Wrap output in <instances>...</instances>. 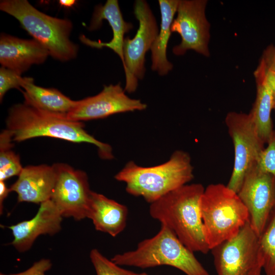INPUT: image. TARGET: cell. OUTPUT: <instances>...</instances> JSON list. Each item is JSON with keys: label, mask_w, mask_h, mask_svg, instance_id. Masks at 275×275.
<instances>
[{"label": "cell", "mask_w": 275, "mask_h": 275, "mask_svg": "<svg viewBox=\"0 0 275 275\" xmlns=\"http://www.w3.org/2000/svg\"><path fill=\"white\" fill-rule=\"evenodd\" d=\"M205 188L201 183L183 185L150 204L149 214L169 228L194 252L208 253L200 203Z\"/></svg>", "instance_id": "cell-1"}, {"label": "cell", "mask_w": 275, "mask_h": 275, "mask_svg": "<svg viewBox=\"0 0 275 275\" xmlns=\"http://www.w3.org/2000/svg\"><path fill=\"white\" fill-rule=\"evenodd\" d=\"M6 124L13 141L50 137L73 143H86L97 147L100 158L111 159L114 157L111 146L88 133L82 122L48 113L25 103L14 104L9 109Z\"/></svg>", "instance_id": "cell-2"}, {"label": "cell", "mask_w": 275, "mask_h": 275, "mask_svg": "<svg viewBox=\"0 0 275 275\" xmlns=\"http://www.w3.org/2000/svg\"><path fill=\"white\" fill-rule=\"evenodd\" d=\"M115 178L126 183L129 194L151 204L191 181L193 167L189 154L176 150L167 161L155 166L144 167L128 161Z\"/></svg>", "instance_id": "cell-3"}, {"label": "cell", "mask_w": 275, "mask_h": 275, "mask_svg": "<svg viewBox=\"0 0 275 275\" xmlns=\"http://www.w3.org/2000/svg\"><path fill=\"white\" fill-rule=\"evenodd\" d=\"M111 260L120 266L145 269L168 265L186 275H209L194 252L164 225L154 236L140 241L135 250L116 254Z\"/></svg>", "instance_id": "cell-4"}, {"label": "cell", "mask_w": 275, "mask_h": 275, "mask_svg": "<svg viewBox=\"0 0 275 275\" xmlns=\"http://www.w3.org/2000/svg\"><path fill=\"white\" fill-rule=\"evenodd\" d=\"M200 208L210 250L234 237L250 221L249 212L237 194L222 183L210 184L205 188Z\"/></svg>", "instance_id": "cell-5"}, {"label": "cell", "mask_w": 275, "mask_h": 275, "mask_svg": "<svg viewBox=\"0 0 275 275\" xmlns=\"http://www.w3.org/2000/svg\"><path fill=\"white\" fill-rule=\"evenodd\" d=\"M0 9L12 16L22 27L49 51L54 59L65 62L76 58L78 47L69 36L71 21L48 15L27 0H3Z\"/></svg>", "instance_id": "cell-6"}, {"label": "cell", "mask_w": 275, "mask_h": 275, "mask_svg": "<svg viewBox=\"0 0 275 275\" xmlns=\"http://www.w3.org/2000/svg\"><path fill=\"white\" fill-rule=\"evenodd\" d=\"M217 275H261L259 236L248 222L234 237L212 248Z\"/></svg>", "instance_id": "cell-7"}, {"label": "cell", "mask_w": 275, "mask_h": 275, "mask_svg": "<svg viewBox=\"0 0 275 275\" xmlns=\"http://www.w3.org/2000/svg\"><path fill=\"white\" fill-rule=\"evenodd\" d=\"M133 13L139 21V29L133 38H125L123 44V67L126 78L124 90L129 93L135 91L138 80L144 77L146 54L151 49L159 31L155 17L146 1H136Z\"/></svg>", "instance_id": "cell-8"}, {"label": "cell", "mask_w": 275, "mask_h": 275, "mask_svg": "<svg viewBox=\"0 0 275 275\" xmlns=\"http://www.w3.org/2000/svg\"><path fill=\"white\" fill-rule=\"evenodd\" d=\"M225 121L234 149L233 169L227 186L237 194L246 174L258 163L265 144L249 114L229 112Z\"/></svg>", "instance_id": "cell-9"}, {"label": "cell", "mask_w": 275, "mask_h": 275, "mask_svg": "<svg viewBox=\"0 0 275 275\" xmlns=\"http://www.w3.org/2000/svg\"><path fill=\"white\" fill-rule=\"evenodd\" d=\"M206 0H179L177 16L174 18L171 32L178 33L180 44L173 47L176 56L184 55L188 50L208 57L210 55V23L206 18Z\"/></svg>", "instance_id": "cell-10"}, {"label": "cell", "mask_w": 275, "mask_h": 275, "mask_svg": "<svg viewBox=\"0 0 275 275\" xmlns=\"http://www.w3.org/2000/svg\"><path fill=\"white\" fill-rule=\"evenodd\" d=\"M56 180L50 200L62 216L80 221L87 218L92 190L87 174L70 166L54 164Z\"/></svg>", "instance_id": "cell-11"}, {"label": "cell", "mask_w": 275, "mask_h": 275, "mask_svg": "<svg viewBox=\"0 0 275 275\" xmlns=\"http://www.w3.org/2000/svg\"><path fill=\"white\" fill-rule=\"evenodd\" d=\"M237 195L249 212L252 228L259 236L275 206V178L257 163L246 174Z\"/></svg>", "instance_id": "cell-12"}, {"label": "cell", "mask_w": 275, "mask_h": 275, "mask_svg": "<svg viewBox=\"0 0 275 275\" xmlns=\"http://www.w3.org/2000/svg\"><path fill=\"white\" fill-rule=\"evenodd\" d=\"M125 91L120 83L104 86L97 95L78 100L77 105L67 114L66 118L82 122L146 108V104L139 99L129 98Z\"/></svg>", "instance_id": "cell-13"}, {"label": "cell", "mask_w": 275, "mask_h": 275, "mask_svg": "<svg viewBox=\"0 0 275 275\" xmlns=\"http://www.w3.org/2000/svg\"><path fill=\"white\" fill-rule=\"evenodd\" d=\"M63 216L54 203L47 200L40 204L36 214L31 219L9 226L13 236L11 242L19 252L30 250L38 237L53 235L61 229Z\"/></svg>", "instance_id": "cell-14"}, {"label": "cell", "mask_w": 275, "mask_h": 275, "mask_svg": "<svg viewBox=\"0 0 275 275\" xmlns=\"http://www.w3.org/2000/svg\"><path fill=\"white\" fill-rule=\"evenodd\" d=\"M50 56L48 50L35 39H24L2 34L0 63L2 66L21 74L35 64H42Z\"/></svg>", "instance_id": "cell-15"}, {"label": "cell", "mask_w": 275, "mask_h": 275, "mask_svg": "<svg viewBox=\"0 0 275 275\" xmlns=\"http://www.w3.org/2000/svg\"><path fill=\"white\" fill-rule=\"evenodd\" d=\"M56 180L54 164L28 166L23 168L10 189L17 194L18 202L40 204L50 200Z\"/></svg>", "instance_id": "cell-16"}, {"label": "cell", "mask_w": 275, "mask_h": 275, "mask_svg": "<svg viewBox=\"0 0 275 275\" xmlns=\"http://www.w3.org/2000/svg\"><path fill=\"white\" fill-rule=\"evenodd\" d=\"M104 19L108 21L113 31V38L110 41L104 43L92 41L84 35L81 36L80 39L84 43L92 47L100 48L106 47L112 49L121 59L123 66L124 36L132 29L133 26L131 23L124 20L117 0H107L104 5H100L95 7L89 30L93 31L98 29Z\"/></svg>", "instance_id": "cell-17"}, {"label": "cell", "mask_w": 275, "mask_h": 275, "mask_svg": "<svg viewBox=\"0 0 275 275\" xmlns=\"http://www.w3.org/2000/svg\"><path fill=\"white\" fill-rule=\"evenodd\" d=\"M127 207L105 196L92 191L87 218L95 229L116 237L125 228Z\"/></svg>", "instance_id": "cell-18"}, {"label": "cell", "mask_w": 275, "mask_h": 275, "mask_svg": "<svg viewBox=\"0 0 275 275\" xmlns=\"http://www.w3.org/2000/svg\"><path fill=\"white\" fill-rule=\"evenodd\" d=\"M266 65L262 59L254 73L256 84V96L249 113L262 142L266 144L273 129L271 113L273 109V97L266 77Z\"/></svg>", "instance_id": "cell-19"}, {"label": "cell", "mask_w": 275, "mask_h": 275, "mask_svg": "<svg viewBox=\"0 0 275 275\" xmlns=\"http://www.w3.org/2000/svg\"><path fill=\"white\" fill-rule=\"evenodd\" d=\"M21 88L24 103L48 113L66 117L78 103L56 89L36 86L31 77H26Z\"/></svg>", "instance_id": "cell-20"}, {"label": "cell", "mask_w": 275, "mask_h": 275, "mask_svg": "<svg viewBox=\"0 0 275 275\" xmlns=\"http://www.w3.org/2000/svg\"><path fill=\"white\" fill-rule=\"evenodd\" d=\"M179 0H159L161 14L160 30L151 48V69L160 76L167 75L173 67L168 60L167 49L171 35V25Z\"/></svg>", "instance_id": "cell-21"}, {"label": "cell", "mask_w": 275, "mask_h": 275, "mask_svg": "<svg viewBox=\"0 0 275 275\" xmlns=\"http://www.w3.org/2000/svg\"><path fill=\"white\" fill-rule=\"evenodd\" d=\"M12 141L9 132L6 129L3 130L0 135V181L18 176L23 168L19 155L11 149Z\"/></svg>", "instance_id": "cell-22"}, {"label": "cell", "mask_w": 275, "mask_h": 275, "mask_svg": "<svg viewBox=\"0 0 275 275\" xmlns=\"http://www.w3.org/2000/svg\"><path fill=\"white\" fill-rule=\"evenodd\" d=\"M266 275H275V206L259 236Z\"/></svg>", "instance_id": "cell-23"}, {"label": "cell", "mask_w": 275, "mask_h": 275, "mask_svg": "<svg viewBox=\"0 0 275 275\" xmlns=\"http://www.w3.org/2000/svg\"><path fill=\"white\" fill-rule=\"evenodd\" d=\"M90 258L96 275H148L145 272H136L121 267L96 249L91 250Z\"/></svg>", "instance_id": "cell-24"}, {"label": "cell", "mask_w": 275, "mask_h": 275, "mask_svg": "<svg viewBox=\"0 0 275 275\" xmlns=\"http://www.w3.org/2000/svg\"><path fill=\"white\" fill-rule=\"evenodd\" d=\"M16 72L2 66L0 68V100L2 101L5 94L11 89H20L26 80Z\"/></svg>", "instance_id": "cell-25"}, {"label": "cell", "mask_w": 275, "mask_h": 275, "mask_svg": "<svg viewBox=\"0 0 275 275\" xmlns=\"http://www.w3.org/2000/svg\"><path fill=\"white\" fill-rule=\"evenodd\" d=\"M266 144V146L262 151L257 164L261 169L275 178V130L272 131Z\"/></svg>", "instance_id": "cell-26"}, {"label": "cell", "mask_w": 275, "mask_h": 275, "mask_svg": "<svg viewBox=\"0 0 275 275\" xmlns=\"http://www.w3.org/2000/svg\"><path fill=\"white\" fill-rule=\"evenodd\" d=\"M51 266L52 263L49 259H41L24 271L10 274L1 272L0 275H45V272L49 270Z\"/></svg>", "instance_id": "cell-27"}, {"label": "cell", "mask_w": 275, "mask_h": 275, "mask_svg": "<svg viewBox=\"0 0 275 275\" xmlns=\"http://www.w3.org/2000/svg\"><path fill=\"white\" fill-rule=\"evenodd\" d=\"M267 67L275 71V46H269L262 57Z\"/></svg>", "instance_id": "cell-28"}, {"label": "cell", "mask_w": 275, "mask_h": 275, "mask_svg": "<svg viewBox=\"0 0 275 275\" xmlns=\"http://www.w3.org/2000/svg\"><path fill=\"white\" fill-rule=\"evenodd\" d=\"M266 80L272 92L273 97V104H274L273 109L275 110V71L268 69L266 65Z\"/></svg>", "instance_id": "cell-29"}, {"label": "cell", "mask_w": 275, "mask_h": 275, "mask_svg": "<svg viewBox=\"0 0 275 275\" xmlns=\"http://www.w3.org/2000/svg\"><path fill=\"white\" fill-rule=\"evenodd\" d=\"M11 192L10 187H8L5 181H0V212L1 214L3 211V202L7 197L9 193Z\"/></svg>", "instance_id": "cell-30"}, {"label": "cell", "mask_w": 275, "mask_h": 275, "mask_svg": "<svg viewBox=\"0 0 275 275\" xmlns=\"http://www.w3.org/2000/svg\"><path fill=\"white\" fill-rule=\"evenodd\" d=\"M59 3L61 6L71 8L75 5L76 1L74 0H60Z\"/></svg>", "instance_id": "cell-31"}]
</instances>
